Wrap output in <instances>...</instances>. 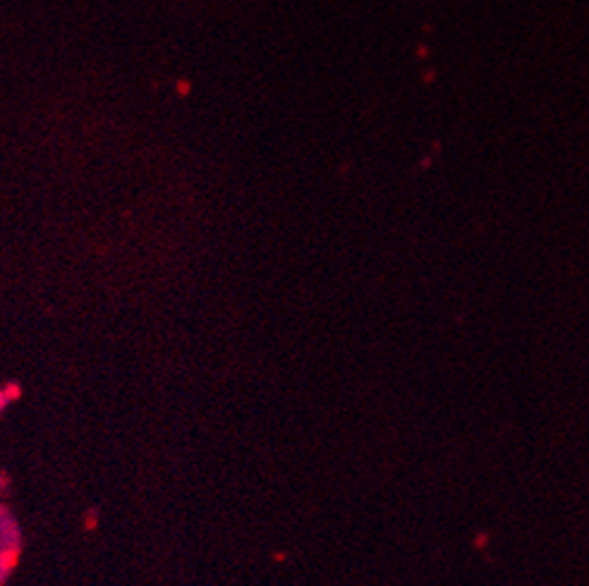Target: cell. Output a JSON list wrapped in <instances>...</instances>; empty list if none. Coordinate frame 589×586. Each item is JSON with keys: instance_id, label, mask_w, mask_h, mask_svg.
Here are the masks:
<instances>
[{"instance_id": "cell-1", "label": "cell", "mask_w": 589, "mask_h": 586, "mask_svg": "<svg viewBox=\"0 0 589 586\" xmlns=\"http://www.w3.org/2000/svg\"><path fill=\"white\" fill-rule=\"evenodd\" d=\"M5 405H8V393H5V390H0V410H3Z\"/></svg>"}]
</instances>
